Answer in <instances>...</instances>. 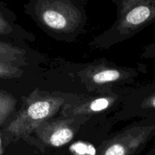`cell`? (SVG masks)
I'll list each match as a JSON object with an SVG mask.
<instances>
[{
  "label": "cell",
  "mask_w": 155,
  "mask_h": 155,
  "mask_svg": "<svg viewBox=\"0 0 155 155\" xmlns=\"http://www.w3.org/2000/svg\"><path fill=\"white\" fill-rule=\"evenodd\" d=\"M117 18L111 28L94 40L96 48H109L155 22V0H112Z\"/></svg>",
  "instance_id": "1"
},
{
  "label": "cell",
  "mask_w": 155,
  "mask_h": 155,
  "mask_svg": "<svg viewBox=\"0 0 155 155\" xmlns=\"http://www.w3.org/2000/svg\"><path fill=\"white\" fill-rule=\"evenodd\" d=\"M25 12L56 34H69L84 25V9L78 0H30Z\"/></svg>",
  "instance_id": "2"
},
{
  "label": "cell",
  "mask_w": 155,
  "mask_h": 155,
  "mask_svg": "<svg viewBox=\"0 0 155 155\" xmlns=\"http://www.w3.org/2000/svg\"><path fill=\"white\" fill-rule=\"evenodd\" d=\"M66 101L65 96L34 92L5 129V133L11 138H25L69 103Z\"/></svg>",
  "instance_id": "3"
},
{
  "label": "cell",
  "mask_w": 155,
  "mask_h": 155,
  "mask_svg": "<svg viewBox=\"0 0 155 155\" xmlns=\"http://www.w3.org/2000/svg\"><path fill=\"white\" fill-rule=\"evenodd\" d=\"M155 135V114L141 118L107 140L96 155H133Z\"/></svg>",
  "instance_id": "4"
},
{
  "label": "cell",
  "mask_w": 155,
  "mask_h": 155,
  "mask_svg": "<svg viewBox=\"0 0 155 155\" xmlns=\"http://www.w3.org/2000/svg\"><path fill=\"white\" fill-rule=\"evenodd\" d=\"M84 120L79 117L67 116L51 118L39 125L34 132L44 144L52 147H61L71 141L79 126Z\"/></svg>",
  "instance_id": "5"
},
{
  "label": "cell",
  "mask_w": 155,
  "mask_h": 155,
  "mask_svg": "<svg viewBox=\"0 0 155 155\" xmlns=\"http://www.w3.org/2000/svg\"><path fill=\"white\" fill-rule=\"evenodd\" d=\"M153 114H155V78L149 84L132 91L117 116L120 119L144 118Z\"/></svg>",
  "instance_id": "6"
},
{
  "label": "cell",
  "mask_w": 155,
  "mask_h": 155,
  "mask_svg": "<svg viewBox=\"0 0 155 155\" xmlns=\"http://www.w3.org/2000/svg\"><path fill=\"white\" fill-rule=\"evenodd\" d=\"M122 94L114 92H107L103 95L94 97L84 102H76L71 104H67L63 107L65 116L71 117H79L84 120L86 116L102 112L113 107L120 97H126Z\"/></svg>",
  "instance_id": "7"
},
{
  "label": "cell",
  "mask_w": 155,
  "mask_h": 155,
  "mask_svg": "<svg viewBox=\"0 0 155 155\" xmlns=\"http://www.w3.org/2000/svg\"><path fill=\"white\" fill-rule=\"evenodd\" d=\"M137 74L135 71L116 68L113 66H91L86 68L84 71L80 73L81 78L84 81V84L88 87H93L94 86H101L104 84H114L128 78L127 77L132 78Z\"/></svg>",
  "instance_id": "8"
},
{
  "label": "cell",
  "mask_w": 155,
  "mask_h": 155,
  "mask_svg": "<svg viewBox=\"0 0 155 155\" xmlns=\"http://www.w3.org/2000/svg\"><path fill=\"white\" fill-rule=\"evenodd\" d=\"M28 52L0 41V63L18 67L28 63Z\"/></svg>",
  "instance_id": "9"
},
{
  "label": "cell",
  "mask_w": 155,
  "mask_h": 155,
  "mask_svg": "<svg viewBox=\"0 0 155 155\" xmlns=\"http://www.w3.org/2000/svg\"><path fill=\"white\" fill-rule=\"evenodd\" d=\"M14 19L13 13L0 2V35H10L17 29H22L15 24Z\"/></svg>",
  "instance_id": "10"
},
{
  "label": "cell",
  "mask_w": 155,
  "mask_h": 155,
  "mask_svg": "<svg viewBox=\"0 0 155 155\" xmlns=\"http://www.w3.org/2000/svg\"><path fill=\"white\" fill-rule=\"evenodd\" d=\"M17 101L12 95L0 91V126L15 110Z\"/></svg>",
  "instance_id": "11"
},
{
  "label": "cell",
  "mask_w": 155,
  "mask_h": 155,
  "mask_svg": "<svg viewBox=\"0 0 155 155\" xmlns=\"http://www.w3.org/2000/svg\"><path fill=\"white\" fill-rule=\"evenodd\" d=\"M21 74L22 70L18 67L0 63V78L18 77L21 75Z\"/></svg>",
  "instance_id": "12"
},
{
  "label": "cell",
  "mask_w": 155,
  "mask_h": 155,
  "mask_svg": "<svg viewBox=\"0 0 155 155\" xmlns=\"http://www.w3.org/2000/svg\"><path fill=\"white\" fill-rule=\"evenodd\" d=\"M71 150L76 155H96L97 151L91 144H87L83 142L74 144L71 147Z\"/></svg>",
  "instance_id": "13"
},
{
  "label": "cell",
  "mask_w": 155,
  "mask_h": 155,
  "mask_svg": "<svg viewBox=\"0 0 155 155\" xmlns=\"http://www.w3.org/2000/svg\"><path fill=\"white\" fill-rule=\"evenodd\" d=\"M142 57L147 59H155V42L144 47L142 53Z\"/></svg>",
  "instance_id": "14"
}]
</instances>
